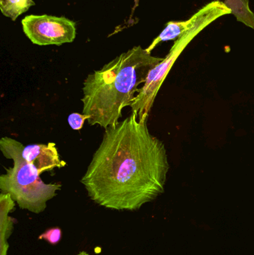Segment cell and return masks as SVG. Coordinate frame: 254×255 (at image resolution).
Returning <instances> with one entry per match:
<instances>
[{"mask_svg": "<svg viewBox=\"0 0 254 255\" xmlns=\"http://www.w3.org/2000/svg\"><path fill=\"white\" fill-rule=\"evenodd\" d=\"M15 202L7 193L0 194V234H1V255H7L8 250L7 239L13 232V220L8 214L13 211Z\"/></svg>", "mask_w": 254, "mask_h": 255, "instance_id": "obj_8", "label": "cell"}, {"mask_svg": "<svg viewBox=\"0 0 254 255\" xmlns=\"http://www.w3.org/2000/svg\"><path fill=\"white\" fill-rule=\"evenodd\" d=\"M61 238H62L61 229L60 228H52L40 235L38 239L43 240L51 245L55 246L61 241Z\"/></svg>", "mask_w": 254, "mask_h": 255, "instance_id": "obj_11", "label": "cell"}, {"mask_svg": "<svg viewBox=\"0 0 254 255\" xmlns=\"http://www.w3.org/2000/svg\"><path fill=\"white\" fill-rule=\"evenodd\" d=\"M22 25L25 35L39 46H60L76 38V23L64 16L28 15L22 19Z\"/></svg>", "mask_w": 254, "mask_h": 255, "instance_id": "obj_5", "label": "cell"}, {"mask_svg": "<svg viewBox=\"0 0 254 255\" xmlns=\"http://www.w3.org/2000/svg\"><path fill=\"white\" fill-rule=\"evenodd\" d=\"M23 148L13 138L3 136L0 139L3 155L13 161V166L6 169V173L0 176V190L10 195L21 209L38 214L46 210L48 201L56 196L61 185L45 184L35 167L22 156Z\"/></svg>", "mask_w": 254, "mask_h": 255, "instance_id": "obj_3", "label": "cell"}, {"mask_svg": "<svg viewBox=\"0 0 254 255\" xmlns=\"http://www.w3.org/2000/svg\"><path fill=\"white\" fill-rule=\"evenodd\" d=\"M232 10L220 0H214L204 6V13L198 22L174 42L168 55L149 71L146 82L139 89L131 103V112H135L139 120L149 118L157 94L168 73L190 42L210 24L225 15L231 14Z\"/></svg>", "mask_w": 254, "mask_h": 255, "instance_id": "obj_4", "label": "cell"}, {"mask_svg": "<svg viewBox=\"0 0 254 255\" xmlns=\"http://www.w3.org/2000/svg\"><path fill=\"white\" fill-rule=\"evenodd\" d=\"M164 58L134 46L88 75L83 84L82 102L89 125L106 129L117 124L122 110L131 106L149 71Z\"/></svg>", "mask_w": 254, "mask_h": 255, "instance_id": "obj_2", "label": "cell"}, {"mask_svg": "<svg viewBox=\"0 0 254 255\" xmlns=\"http://www.w3.org/2000/svg\"><path fill=\"white\" fill-rule=\"evenodd\" d=\"M204 13V6L198 12L192 15L188 20L186 21H171L167 22L165 28L162 32L152 41V44L146 48L149 52L152 51L161 42L169 41V40H177L182 34L186 31L192 28L198 22L201 15Z\"/></svg>", "mask_w": 254, "mask_h": 255, "instance_id": "obj_7", "label": "cell"}, {"mask_svg": "<svg viewBox=\"0 0 254 255\" xmlns=\"http://www.w3.org/2000/svg\"><path fill=\"white\" fill-rule=\"evenodd\" d=\"M224 2L232 10L238 22L254 29V13L251 9L249 0H225Z\"/></svg>", "mask_w": 254, "mask_h": 255, "instance_id": "obj_9", "label": "cell"}, {"mask_svg": "<svg viewBox=\"0 0 254 255\" xmlns=\"http://www.w3.org/2000/svg\"><path fill=\"white\" fill-rule=\"evenodd\" d=\"M135 112L105 129L81 182L95 204L138 211L164 192L169 169L165 145Z\"/></svg>", "mask_w": 254, "mask_h": 255, "instance_id": "obj_1", "label": "cell"}, {"mask_svg": "<svg viewBox=\"0 0 254 255\" xmlns=\"http://www.w3.org/2000/svg\"><path fill=\"white\" fill-rule=\"evenodd\" d=\"M22 156L28 163L35 167L39 175L52 171L55 168H62L67 163L60 158L58 149L54 142L48 144H29L24 146Z\"/></svg>", "mask_w": 254, "mask_h": 255, "instance_id": "obj_6", "label": "cell"}, {"mask_svg": "<svg viewBox=\"0 0 254 255\" xmlns=\"http://www.w3.org/2000/svg\"><path fill=\"white\" fill-rule=\"evenodd\" d=\"M78 255H89L86 253V252H82V253H79Z\"/></svg>", "mask_w": 254, "mask_h": 255, "instance_id": "obj_13", "label": "cell"}, {"mask_svg": "<svg viewBox=\"0 0 254 255\" xmlns=\"http://www.w3.org/2000/svg\"><path fill=\"white\" fill-rule=\"evenodd\" d=\"M86 121H87V117L83 114L73 113L68 118L69 125L73 130H81Z\"/></svg>", "mask_w": 254, "mask_h": 255, "instance_id": "obj_12", "label": "cell"}, {"mask_svg": "<svg viewBox=\"0 0 254 255\" xmlns=\"http://www.w3.org/2000/svg\"><path fill=\"white\" fill-rule=\"evenodd\" d=\"M34 4L33 0H0V10L4 16L14 21Z\"/></svg>", "mask_w": 254, "mask_h": 255, "instance_id": "obj_10", "label": "cell"}]
</instances>
